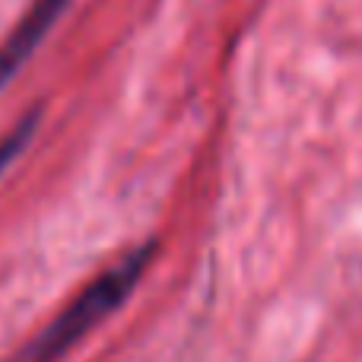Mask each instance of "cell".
I'll list each match as a JSON object with an SVG mask.
<instances>
[{
    "mask_svg": "<svg viewBox=\"0 0 362 362\" xmlns=\"http://www.w3.org/2000/svg\"><path fill=\"white\" fill-rule=\"evenodd\" d=\"M38 121H42V108H32V112L0 140V175H4V172L19 159V153L29 146V140L35 137V131H38Z\"/></svg>",
    "mask_w": 362,
    "mask_h": 362,
    "instance_id": "cell-3",
    "label": "cell"
},
{
    "mask_svg": "<svg viewBox=\"0 0 362 362\" xmlns=\"http://www.w3.org/2000/svg\"><path fill=\"white\" fill-rule=\"evenodd\" d=\"M74 4V0H35L29 6L19 25L10 32V35L0 42V89L19 74L25 61L35 54V48L45 42L54 23L64 16V10Z\"/></svg>",
    "mask_w": 362,
    "mask_h": 362,
    "instance_id": "cell-2",
    "label": "cell"
},
{
    "mask_svg": "<svg viewBox=\"0 0 362 362\" xmlns=\"http://www.w3.org/2000/svg\"><path fill=\"white\" fill-rule=\"evenodd\" d=\"M153 251H156L153 242L140 245L131 255L121 257L118 264H112V267L95 276L51 325H45L10 362H57L64 353H70L95 325H102L115 308L124 305L131 289L137 286V280L144 276Z\"/></svg>",
    "mask_w": 362,
    "mask_h": 362,
    "instance_id": "cell-1",
    "label": "cell"
}]
</instances>
